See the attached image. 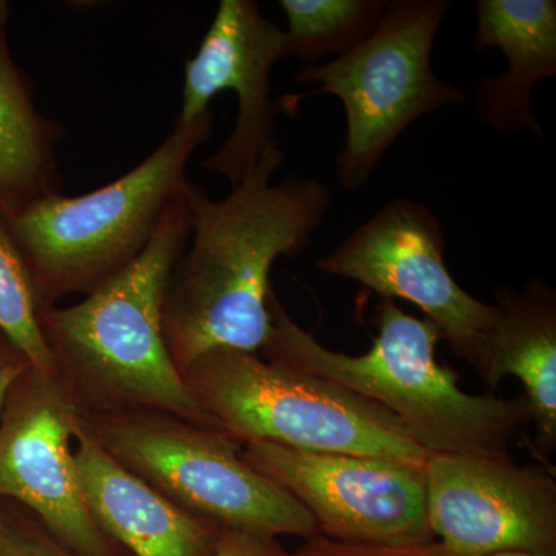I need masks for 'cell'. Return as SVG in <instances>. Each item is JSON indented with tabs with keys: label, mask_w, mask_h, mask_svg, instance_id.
<instances>
[{
	"label": "cell",
	"mask_w": 556,
	"mask_h": 556,
	"mask_svg": "<svg viewBox=\"0 0 556 556\" xmlns=\"http://www.w3.org/2000/svg\"><path fill=\"white\" fill-rule=\"evenodd\" d=\"M10 5L5 0H0V43L7 40V22H9Z\"/></svg>",
	"instance_id": "603a6c76"
},
{
	"label": "cell",
	"mask_w": 556,
	"mask_h": 556,
	"mask_svg": "<svg viewBox=\"0 0 556 556\" xmlns=\"http://www.w3.org/2000/svg\"><path fill=\"white\" fill-rule=\"evenodd\" d=\"M281 163L274 142L222 200L190 182V243L161 306L164 343L181 375L208 351L262 350L270 332V269L308 247L327 218L328 186L309 177L273 185Z\"/></svg>",
	"instance_id": "6da1fadb"
},
{
	"label": "cell",
	"mask_w": 556,
	"mask_h": 556,
	"mask_svg": "<svg viewBox=\"0 0 556 556\" xmlns=\"http://www.w3.org/2000/svg\"><path fill=\"white\" fill-rule=\"evenodd\" d=\"M212 124V110L175 124L148 159L104 188L79 197L56 193L3 215L39 309L90 294L146 251L188 193L189 161L211 137Z\"/></svg>",
	"instance_id": "277c9868"
},
{
	"label": "cell",
	"mask_w": 556,
	"mask_h": 556,
	"mask_svg": "<svg viewBox=\"0 0 556 556\" xmlns=\"http://www.w3.org/2000/svg\"><path fill=\"white\" fill-rule=\"evenodd\" d=\"M475 11V50L497 49L507 60L506 72L478 83V119L503 137L544 138L532 93L556 76L555 0H478Z\"/></svg>",
	"instance_id": "5bb4252c"
},
{
	"label": "cell",
	"mask_w": 556,
	"mask_h": 556,
	"mask_svg": "<svg viewBox=\"0 0 556 556\" xmlns=\"http://www.w3.org/2000/svg\"><path fill=\"white\" fill-rule=\"evenodd\" d=\"M448 0H390L372 35L350 53L306 65L295 84H317L305 94L285 98L288 113L316 94H331L345 109V144L336 175L348 192L364 189L380 161L422 116L466 104L467 91L439 78L431 54Z\"/></svg>",
	"instance_id": "8992f818"
},
{
	"label": "cell",
	"mask_w": 556,
	"mask_h": 556,
	"mask_svg": "<svg viewBox=\"0 0 556 556\" xmlns=\"http://www.w3.org/2000/svg\"><path fill=\"white\" fill-rule=\"evenodd\" d=\"M489 556H556V554H527V552H503V554H495Z\"/></svg>",
	"instance_id": "cb8c5ba5"
},
{
	"label": "cell",
	"mask_w": 556,
	"mask_h": 556,
	"mask_svg": "<svg viewBox=\"0 0 556 556\" xmlns=\"http://www.w3.org/2000/svg\"><path fill=\"white\" fill-rule=\"evenodd\" d=\"M75 460L94 521L131 556H215L223 527L179 507L97 444L79 424Z\"/></svg>",
	"instance_id": "4fadbf2b"
},
{
	"label": "cell",
	"mask_w": 556,
	"mask_h": 556,
	"mask_svg": "<svg viewBox=\"0 0 556 556\" xmlns=\"http://www.w3.org/2000/svg\"><path fill=\"white\" fill-rule=\"evenodd\" d=\"M78 412L56 376L28 369L0 415V500L21 504L78 556H127L94 521L76 467Z\"/></svg>",
	"instance_id": "30bf717a"
},
{
	"label": "cell",
	"mask_w": 556,
	"mask_h": 556,
	"mask_svg": "<svg viewBox=\"0 0 556 556\" xmlns=\"http://www.w3.org/2000/svg\"><path fill=\"white\" fill-rule=\"evenodd\" d=\"M441 219L419 201H387L338 247L317 260L328 276L371 289L380 299L417 306L441 332L457 357L484 380L500 325L495 303L460 288L444 258Z\"/></svg>",
	"instance_id": "ba28073f"
},
{
	"label": "cell",
	"mask_w": 556,
	"mask_h": 556,
	"mask_svg": "<svg viewBox=\"0 0 556 556\" xmlns=\"http://www.w3.org/2000/svg\"><path fill=\"white\" fill-rule=\"evenodd\" d=\"M0 329L43 376L54 375L53 358L39 328L30 278L14 248L0 211Z\"/></svg>",
	"instance_id": "ac0fdd59"
},
{
	"label": "cell",
	"mask_w": 556,
	"mask_h": 556,
	"mask_svg": "<svg viewBox=\"0 0 556 556\" xmlns=\"http://www.w3.org/2000/svg\"><path fill=\"white\" fill-rule=\"evenodd\" d=\"M500 325L482 382L495 390L507 376L522 383L541 455L556 452V292L543 277L519 289L497 288Z\"/></svg>",
	"instance_id": "9a60e30c"
},
{
	"label": "cell",
	"mask_w": 556,
	"mask_h": 556,
	"mask_svg": "<svg viewBox=\"0 0 556 556\" xmlns=\"http://www.w3.org/2000/svg\"><path fill=\"white\" fill-rule=\"evenodd\" d=\"M0 556L78 555L54 540L30 511L10 517L0 510Z\"/></svg>",
	"instance_id": "d6986e66"
},
{
	"label": "cell",
	"mask_w": 556,
	"mask_h": 556,
	"mask_svg": "<svg viewBox=\"0 0 556 556\" xmlns=\"http://www.w3.org/2000/svg\"><path fill=\"white\" fill-rule=\"evenodd\" d=\"M189 237L186 193L126 269L75 305L39 309L54 375L76 412L148 409L217 428L172 362L161 328L167 280Z\"/></svg>",
	"instance_id": "7a4b0ae2"
},
{
	"label": "cell",
	"mask_w": 556,
	"mask_h": 556,
	"mask_svg": "<svg viewBox=\"0 0 556 556\" xmlns=\"http://www.w3.org/2000/svg\"><path fill=\"white\" fill-rule=\"evenodd\" d=\"M240 455L294 496L328 540L386 547L437 541L428 525L424 467L269 442L241 445Z\"/></svg>",
	"instance_id": "9c48e42d"
},
{
	"label": "cell",
	"mask_w": 556,
	"mask_h": 556,
	"mask_svg": "<svg viewBox=\"0 0 556 556\" xmlns=\"http://www.w3.org/2000/svg\"><path fill=\"white\" fill-rule=\"evenodd\" d=\"M285 58V31L263 14L255 0H222L199 51L186 62L182 102L175 124H189L211 110L225 90L237 97L236 124L200 169L237 186L276 141L278 105L270 73Z\"/></svg>",
	"instance_id": "7c38bea8"
},
{
	"label": "cell",
	"mask_w": 556,
	"mask_h": 556,
	"mask_svg": "<svg viewBox=\"0 0 556 556\" xmlns=\"http://www.w3.org/2000/svg\"><path fill=\"white\" fill-rule=\"evenodd\" d=\"M65 129L40 113L35 87L0 43V211L13 215L62 193L58 146Z\"/></svg>",
	"instance_id": "2e32d148"
},
{
	"label": "cell",
	"mask_w": 556,
	"mask_h": 556,
	"mask_svg": "<svg viewBox=\"0 0 556 556\" xmlns=\"http://www.w3.org/2000/svg\"><path fill=\"white\" fill-rule=\"evenodd\" d=\"M270 332L260 356L353 391L388 409L428 455H508L530 422L525 397L466 393L459 375L437 361L441 332L428 318L380 299L378 336L361 356L329 350L299 327L270 289Z\"/></svg>",
	"instance_id": "3957f363"
},
{
	"label": "cell",
	"mask_w": 556,
	"mask_h": 556,
	"mask_svg": "<svg viewBox=\"0 0 556 556\" xmlns=\"http://www.w3.org/2000/svg\"><path fill=\"white\" fill-rule=\"evenodd\" d=\"M390 0H280L285 58L308 65L350 53L378 28Z\"/></svg>",
	"instance_id": "e0dca14e"
},
{
	"label": "cell",
	"mask_w": 556,
	"mask_h": 556,
	"mask_svg": "<svg viewBox=\"0 0 556 556\" xmlns=\"http://www.w3.org/2000/svg\"><path fill=\"white\" fill-rule=\"evenodd\" d=\"M31 368L24 353L0 329V415L17 380Z\"/></svg>",
	"instance_id": "7402d4cb"
},
{
	"label": "cell",
	"mask_w": 556,
	"mask_h": 556,
	"mask_svg": "<svg viewBox=\"0 0 556 556\" xmlns=\"http://www.w3.org/2000/svg\"><path fill=\"white\" fill-rule=\"evenodd\" d=\"M291 556H457L439 541L420 546L386 547L357 546V544L338 543L325 536L306 540V543Z\"/></svg>",
	"instance_id": "ffe728a7"
},
{
	"label": "cell",
	"mask_w": 556,
	"mask_h": 556,
	"mask_svg": "<svg viewBox=\"0 0 556 556\" xmlns=\"http://www.w3.org/2000/svg\"><path fill=\"white\" fill-rule=\"evenodd\" d=\"M78 419L121 466L199 517L260 535L321 536L313 515L249 467L225 431L148 409L78 413Z\"/></svg>",
	"instance_id": "52a82bcc"
},
{
	"label": "cell",
	"mask_w": 556,
	"mask_h": 556,
	"mask_svg": "<svg viewBox=\"0 0 556 556\" xmlns=\"http://www.w3.org/2000/svg\"><path fill=\"white\" fill-rule=\"evenodd\" d=\"M431 532L457 556L556 554V481L510 455H430Z\"/></svg>",
	"instance_id": "8fae6325"
},
{
	"label": "cell",
	"mask_w": 556,
	"mask_h": 556,
	"mask_svg": "<svg viewBox=\"0 0 556 556\" xmlns=\"http://www.w3.org/2000/svg\"><path fill=\"white\" fill-rule=\"evenodd\" d=\"M186 386L218 430L240 445L383 457L426 466L428 453L388 409L353 391L249 351H208Z\"/></svg>",
	"instance_id": "5b68a950"
},
{
	"label": "cell",
	"mask_w": 556,
	"mask_h": 556,
	"mask_svg": "<svg viewBox=\"0 0 556 556\" xmlns=\"http://www.w3.org/2000/svg\"><path fill=\"white\" fill-rule=\"evenodd\" d=\"M215 556H291L276 536L223 527Z\"/></svg>",
	"instance_id": "44dd1931"
}]
</instances>
